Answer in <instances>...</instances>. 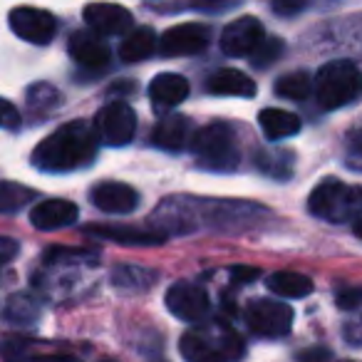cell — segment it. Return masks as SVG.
<instances>
[{"mask_svg": "<svg viewBox=\"0 0 362 362\" xmlns=\"http://www.w3.org/2000/svg\"><path fill=\"white\" fill-rule=\"evenodd\" d=\"M37 315H40V308H37V303L33 300L30 296H25V293H21V296H13L11 300H8V305H6V317H8V320H13V322H21V325L33 322Z\"/></svg>", "mask_w": 362, "mask_h": 362, "instance_id": "obj_25", "label": "cell"}, {"mask_svg": "<svg viewBox=\"0 0 362 362\" xmlns=\"http://www.w3.org/2000/svg\"><path fill=\"white\" fill-rule=\"evenodd\" d=\"M192 151L197 156L199 166L209 171H233L238 166V144L233 129L221 122L204 127L192 139Z\"/></svg>", "mask_w": 362, "mask_h": 362, "instance_id": "obj_5", "label": "cell"}, {"mask_svg": "<svg viewBox=\"0 0 362 362\" xmlns=\"http://www.w3.org/2000/svg\"><path fill=\"white\" fill-rule=\"evenodd\" d=\"M95 136L107 146H124L136 132V115L127 102H110L95 117Z\"/></svg>", "mask_w": 362, "mask_h": 362, "instance_id": "obj_6", "label": "cell"}, {"mask_svg": "<svg viewBox=\"0 0 362 362\" xmlns=\"http://www.w3.org/2000/svg\"><path fill=\"white\" fill-rule=\"evenodd\" d=\"M310 6V0H271V8L276 16L281 18H293L298 13H303Z\"/></svg>", "mask_w": 362, "mask_h": 362, "instance_id": "obj_29", "label": "cell"}, {"mask_svg": "<svg viewBox=\"0 0 362 362\" xmlns=\"http://www.w3.org/2000/svg\"><path fill=\"white\" fill-rule=\"evenodd\" d=\"M35 199V192L25 184L16 181H0V214H16Z\"/></svg>", "mask_w": 362, "mask_h": 362, "instance_id": "obj_23", "label": "cell"}, {"mask_svg": "<svg viewBox=\"0 0 362 362\" xmlns=\"http://www.w3.org/2000/svg\"><path fill=\"white\" fill-rule=\"evenodd\" d=\"M57 100H60V95H57L50 85H35L30 90V105L33 107H45V105L50 107V105H55Z\"/></svg>", "mask_w": 362, "mask_h": 362, "instance_id": "obj_31", "label": "cell"}, {"mask_svg": "<svg viewBox=\"0 0 362 362\" xmlns=\"http://www.w3.org/2000/svg\"><path fill=\"white\" fill-rule=\"evenodd\" d=\"M352 231H355V236H357V238H362V216H360V218H355V226H352Z\"/></svg>", "mask_w": 362, "mask_h": 362, "instance_id": "obj_37", "label": "cell"}, {"mask_svg": "<svg viewBox=\"0 0 362 362\" xmlns=\"http://www.w3.org/2000/svg\"><path fill=\"white\" fill-rule=\"evenodd\" d=\"M156 47V35L151 28H134L127 33V37L119 45V55L124 62H141L154 52Z\"/></svg>", "mask_w": 362, "mask_h": 362, "instance_id": "obj_21", "label": "cell"}, {"mask_svg": "<svg viewBox=\"0 0 362 362\" xmlns=\"http://www.w3.org/2000/svg\"><path fill=\"white\" fill-rule=\"evenodd\" d=\"M206 90L218 97H253L256 95V82L246 72L223 67V70H216L209 77Z\"/></svg>", "mask_w": 362, "mask_h": 362, "instance_id": "obj_17", "label": "cell"}, {"mask_svg": "<svg viewBox=\"0 0 362 362\" xmlns=\"http://www.w3.org/2000/svg\"><path fill=\"white\" fill-rule=\"evenodd\" d=\"M263 25L258 18L243 16L238 21L228 23L226 30L221 33V50L228 57H246L256 50V45L263 40Z\"/></svg>", "mask_w": 362, "mask_h": 362, "instance_id": "obj_12", "label": "cell"}, {"mask_svg": "<svg viewBox=\"0 0 362 362\" xmlns=\"http://www.w3.org/2000/svg\"><path fill=\"white\" fill-rule=\"evenodd\" d=\"M85 23L100 37H115L127 35L134 25V18L127 8L115 3H90L85 8Z\"/></svg>", "mask_w": 362, "mask_h": 362, "instance_id": "obj_11", "label": "cell"}, {"mask_svg": "<svg viewBox=\"0 0 362 362\" xmlns=\"http://www.w3.org/2000/svg\"><path fill=\"white\" fill-rule=\"evenodd\" d=\"M283 55V42L278 37H268L263 35V40L256 45V50L251 52V62L256 67H268Z\"/></svg>", "mask_w": 362, "mask_h": 362, "instance_id": "obj_27", "label": "cell"}, {"mask_svg": "<svg viewBox=\"0 0 362 362\" xmlns=\"http://www.w3.org/2000/svg\"><path fill=\"white\" fill-rule=\"evenodd\" d=\"M87 236L102 238V241H115L122 246H161L166 241L164 233L154 228H136V226H112V223H90L85 228Z\"/></svg>", "mask_w": 362, "mask_h": 362, "instance_id": "obj_13", "label": "cell"}, {"mask_svg": "<svg viewBox=\"0 0 362 362\" xmlns=\"http://www.w3.org/2000/svg\"><path fill=\"white\" fill-rule=\"evenodd\" d=\"M0 127H3V129H16V127H21V115H18V110L8 100H3V97H0Z\"/></svg>", "mask_w": 362, "mask_h": 362, "instance_id": "obj_32", "label": "cell"}, {"mask_svg": "<svg viewBox=\"0 0 362 362\" xmlns=\"http://www.w3.org/2000/svg\"><path fill=\"white\" fill-rule=\"evenodd\" d=\"M97 136L95 129L85 122H70L42 139L33 151V164L40 171L50 174H65L87 166L95 159Z\"/></svg>", "mask_w": 362, "mask_h": 362, "instance_id": "obj_1", "label": "cell"}, {"mask_svg": "<svg viewBox=\"0 0 362 362\" xmlns=\"http://www.w3.org/2000/svg\"><path fill=\"white\" fill-rule=\"evenodd\" d=\"M308 209L313 216L330 223L355 221L362 216V189L342 184L340 179H325L313 189Z\"/></svg>", "mask_w": 362, "mask_h": 362, "instance_id": "obj_3", "label": "cell"}, {"mask_svg": "<svg viewBox=\"0 0 362 362\" xmlns=\"http://www.w3.org/2000/svg\"><path fill=\"white\" fill-rule=\"evenodd\" d=\"M154 281V273H146L144 268L136 266H119L115 271V283L119 288H136V291H144L149 288V283Z\"/></svg>", "mask_w": 362, "mask_h": 362, "instance_id": "obj_26", "label": "cell"}, {"mask_svg": "<svg viewBox=\"0 0 362 362\" xmlns=\"http://www.w3.org/2000/svg\"><path fill=\"white\" fill-rule=\"evenodd\" d=\"M80 218V211L72 202L67 199H47L33 206L30 221L40 231H57V228H67Z\"/></svg>", "mask_w": 362, "mask_h": 362, "instance_id": "obj_15", "label": "cell"}, {"mask_svg": "<svg viewBox=\"0 0 362 362\" xmlns=\"http://www.w3.org/2000/svg\"><path fill=\"white\" fill-rule=\"evenodd\" d=\"M18 251H21V246H18L16 238L0 236V268L6 266V263H11L18 256Z\"/></svg>", "mask_w": 362, "mask_h": 362, "instance_id": "obj_33", "label": "cell"}, {"mask_svg": "<svg viewBox=\"0 0 362 362\" xmlns=\"http://www.w3.org/2000/svg\"><path fill=\"white\" fill-rule=\"evenodd\" d=\"M313 92V80L308 72L296 70V72H288V75L278 77L276 82V95L278 97H286V100H305L308 95Z\"/></svg>", "mask_w": 362, "mask_h": 362, "instance_id": "obj_24", "label": "cell"}, {"mask_svg": "<svg viewBox=\"0 0 362 362\" xmlns=\"http://www.w3.org/2000/svg\"><path fill=\"white\" fill-rule=\"evenodd\" d=\"M337 300H340V308H355V303L360 300V293H347V296H340L337 298Z\"/></svg>", "mask_w": 362, "mask_h": 362, "instance_id": "obj_36", "label": "cell"}, {"mask_svg": "<svg viewBox=\"0 0 362 362\" xmlns=\"http://www.w3.org/2000/svg\"><path fill=\"white\" fill-rule=\"evenodd\" d=\"M149 97L159 110L164 107H176L189 97V82L187 77L174 75V72H164L156 75L149 85Z\"/></svg>", "mask_w": 362, "mask_h": 362, "instance_id": "obj_18", "label": "cell"}, {"mask_svg": "<svg viewBox=\"0 0 362 362\" xmlns=\"http://www.w3.org/2000/svg\"><path fill=\"white\" fill-rule=\"evenodd\" d=\"M92 204L105 214H129L139 206V194L119 181H102L92 189Z\"/></svg>", "mask_w": 362, "mask_h": 362, "instance_id": "obj_14", "label": "cell"}, {"mask_svg": "<svg viewBox=\"0 0 362 362\" xmlns=\"http://www.w3.org/2000/svg\"><path fill=\"white\" fill-rule=\"evenodd\" d=\"M67 50H70L72 60H75L77 65L90 67V70L105 67L107 62H110V47H107V42L92 30L90 33H87V30L72 33Z\"/></svg>", "mask_w": 362, "mask_h": 362, "instance_id": "obj_16", "label": "cell"}, {"mask_svg": "<svg viewBox=\"0 0 362 362\" xmlns=\"http://www.w3.org/2000/svg\"><path fill=\"white\" fill-rule=\"evenodd\" d=\"M8 23L21 40L33 42V45H47L57 33V21L52 18V13L40 11V8H16V11H11Z\"/></svg>", "mask_w": 362, "mask_h": 362, "instance_id": "obj_8", "label": "cell"}, {"mask_svg": "<svg viewBox=\"0 0 362 362\" xmlns=\"http://www.w3.org/2000/svg\"><path fill=\"white\" fill-rule=\"evenodd\" d=\"M258 124H261L266 139L278 141V139H288V136L298 134L303 127L300 117L293 115L286 110H263L258 115Z\"/></svg>", "mask_w": 362, "mask_h": 362, "instance_id": "obj_19", "label": "cell"}, {"mask_svg": "<svg viewBox=\"0 0 362 362\" xmlns=\"http://www.w3.org/2000/svg\"><path fill=\"white\" fill-rule=\"evenodd\" d=\"M313 90L322 110H340L360 97L362 75L350 60H332L320 67Z\"/></svg>", "mask_w": 362, "mask_h": 362, "instance_id": "obj_4", "label": "cell"}, {"mask_svg": "<svg viewBox=\"0 0 362 362\" xmlns=\"http://www.w3.org/2000/svg\"><path fill=\"white\" fill-rule=\"evenodd\" d=\"M0 355L6 362H28L33 357V342L23 337H6L0 345Z\"/></svg>", "mask_w": 362, "mask_h": 362, "instance_id": "obj_28", "label": "cell"}, {"mask_svg": "<svg viewBox=\"0 0 362 362\" xmlns=\"http://www.w3.org/2000/svg\"><path fill=\"white\" fill-rule=\"evenodd\" d=\"M209 40H211V30L202 23H181L174 25L161 35L159 50L166 57H184V55H197V52L206 50Z\"/></svg>", "mask_w": 362, "mask_h": 362, "instance_id": "obj_9", "label": "cell"}, {"mask_svg": "<svg viewBox=\"0 0 362 362\" xmlns=\"http://www.w3.org/2000/svg\"><path fill=\"white\" fill-rule=\"evenodd\" d=\"M258 276H261V271H258V268H253V266H233L231 268L233 283H248V281H253V278H258Z\"/></svg>", "mask_w": 362, "mask_h": 362, "instance_id": "obj_34", "label": "cell"}, {"mask_svg": "<svg viewBox=\"0 0 362 362\" xmlns=\"http://www.w3.org/2000/svg\"><path fill=\"white\" fill-rule=\"evenodd\" d=\"M246 322L256 335L261 337H283L291 332L293 325V310L291 305L268 298H258L248 305Z\"/></svg>", "mask_w": 362, "mask_h": 362, "instance_id": "obj_7", "label": "cell"}, {"mask_svg": "<svg viewBox=\"0 0 362 362\" xmlns=\"http://www.w3.org/2000/svg\"><path fill=\"white\" fill-rule=\"evenodd\" d=\"M166 308L171 315L184 322H202L209 315V296L204 288L192 286V283H176L166 293Z\"/></svg>", "mask_w": 362, "mask_h": 362, "instance_id": "obj_10", "label": "cell"}, {"mask_svg": "<svg viewBox=\"0 0 362 362\" xmlns=\"http://www.w3.org/2000/svg\"><path fill=\"white\" fill-rule=\"evenodd\" d=\"M181 355L187 362H238L243 357V340L223 322L197 325L181 337Z\"/></svg>", "mask_w": 362, "mask_h": 362, "instance_id": "obj_2", "label": "cell"}, {"mask_svg": "<svg viewBox=\"0 0 362 362\" xmlns=\"http://www.w3.org/2000/svg\"><path fill=\"white\" fill-rule=\"evenodd\" d=\"M345 161L352 166V169L362 171V132H355L350 134L345 146Z\"/></svg>", "mask_w": 362, "mask_h": 362, "instance_id": "obj_30", "label": "cell"}, {"mask_svg": "<svg viewBox=\"0 0 362 362\" xmlns=\"http://www.w3.org/2000/svg\"><path fill=\"white\" fill-rule=\"evenodd\" d=\"M156 146L161 149H169V151H179L187 146V139H189V122L187 117L181 115H171L166 119H161L156 124L154 134H151Z\"/></svg>", "mask_w": 362, "mask_h": 362, "instance_id": "obj_20", "label": "cell"}, {"mask_svg": "<svg viewBox=\"0 0 362 362\" xmlns=\"http://www.w3.org/2000/svg\"><path fill=\"white\" fill-rule=\"evenodd\" d=\"M268 288L281 298H305L313 293V281L296 271H278L268 278Z\"/></svg>", "mask_w": 362, "mask_h": 362, "instance_id": "obj_22", "label": "cell"}, {"mask_svg": "<svg viewBox=\"0 0 362 362\" xmlns=\"http://www.w3.org/2000/svg\"><path fill=\"white\" fill-rule=\"evenodd\" d=\"M28 362H82L72 355H62V352H50V355H33Z\"/></svg>", "mask_w": 362, "mask_h": 362, "instance_id": "obj_35", "label": "cell"}]
</instances>
